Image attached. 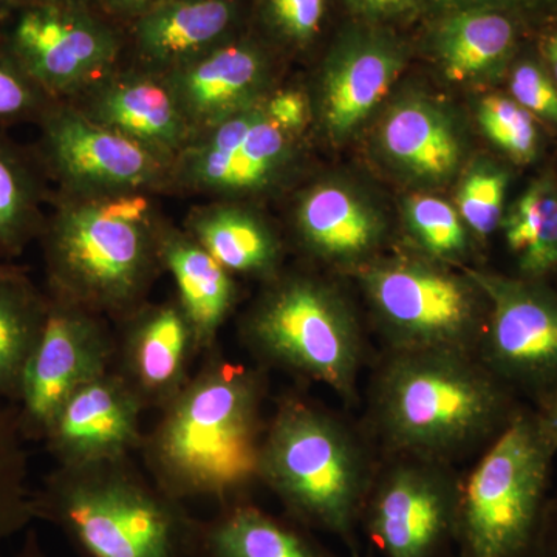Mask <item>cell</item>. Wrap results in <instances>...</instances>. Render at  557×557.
Here are the masks:
<instances>
[{
    "instance_id": "cell-1",
    "label": "cell",
    "mask_w": 557,
    "mask_h": 557,
    "mask_svg": "<svg viewBox=\"0 0 557 557\" xmlns=\"http://www.w3.org/2000/svg\"><path fill=\"white\" fill-rule=\"evenodd\" d=\"M269 370L223 355H201L185 388L160 410L139 454L146 472L171 497L219 507L251 498L260 485Z\"/></svg>"
},
{
    "instance_id": "cell-2",
    "label": "cell",
    "mask_w": 557,
    "mask_h": 557,
    "mask_svg": "<svg viewBox=\"0 0 557 557\" xmlns=\"http://www.w3.org/2000/svg\"><path fill=\"white\" fill-rule=\"evenodd\" d=\"M523 405L478 355L384 350L369 383L366 434L381 456L454 465L482 453Z\"/></svg>"
},
{
    "instance_id": "cell-3",
    "label": "cell",
    "mask_w": 557,
    "mask_h": 557,
    "mask_svg": "<svg viewBox=\"0 0 557 557\" xmlns=\"http://www.w3.org/2000/svg\"><path fill=\"white\" fill-rule=\"evenodd\" d=\"M39 240L50 299L115 324L139 306L163 273L156 196H50Z\"/></svg>"
},
{
    "instance_id": "cell-4",
    "label": "cell",
    "mask_w": 557,
    "mask_h": 557,
    "mask_svg": "<svg viewBox=\"0 0 557 557\" xmlns=\"http://www.w3.org/2000/svg\"><path fill=\"white\" fill-rule=\"evenodd\" d=\"M372 440L298 392L277 399L259 458L260 485L287 518L341 539L359 557L357 533L379 461Z\"/></svg>"
},
{
    "instance_id": "cell-5",
    "label": "cell",
    "mask_w": 557,
    "mask_h": 557,
    "mask_svg": "<svg viewBox=\"0 0 557 557\" xmlns=\"http://www.w3.org/2000/svg\"><path fill=\"white\" fill-rule=\"evenodd\" d=\"M32 507L79 557H190L199 525L132 457L57 465L33 490Z\"/></svg>"
},
{
    "instance_id": "cell-6",
    "label": "cell",
    "mask_w": 557,
    "mask_h": 557,
    "mask_svg": "<svg viewBox=\"0 0 557 557\" xmlns=\"http://www.w3.org/2000/svg\"><path fill=\"white\" fill-rule=\"evenodd\" d=\"M237 333L260 368L322 384L344 405H358L368 350L364 332L350 299L332 278L282 270L263 282L240 314Z\"/></svg>"
},
{
    "instance_id": "cell-7",
    "label": "cell",
    "mask_w": 557,
    "mask_h": 557,
    "mask_svg": "<svg viewBox=\"0 0 557 557\" xmlns=\"http://www.w3.org/2000/svg\"><path fill=\"white\" fill-rule=\"evenodd\" d=\"M557 450L536 410L523 405L461 475L458 557H531L552 494Z\"/></svg>"
},
{
    "instance_id": "cell-8",
    "label": "cell",
    "mask_w": 557,
    "mask_h": 557,
    "mask_svg": "<svg viewBox=\"0 0 557 557\" xmlns=\"http://www.w3.org/2000/svg\"><path fill=\"white\" fill-rule=\"evenodd\" d=\"M387 351L478 355L490 302L467 269L420 256H383L351 274Z\"/></svg>"
},
{
    "instance_id": "cell-9",
    "label": "cell",
    "mask_w": 557,
    "mask_h": 557,
    "mask_svg": "<svg viewBox=\"0 0 557 557\" xmlns=\"http://www.w3.org/2000/svg\"><path fill=\"white\" fill-rule=\"evenodd\" d=\"M7 20L3 46L51 100H72L123 64L126 38L98 10L22 0Z\"/></svg>"
},
{
    "instance_id": "cell-10",
    "label": "cell",
    "mask_w": 557,
    "mask_h": 557,
    "mask_svg": "<svg viewBox=\"0 0 557 557\" xmlns=\"http://www.w3.org/2000/svg\"><path fill=\"white\" fill-rule=\"evenodd\" d=\"M263 101L194 135L172 163L170 193L251 201L287 186L299 171V138L270 119Z\"/></svg>"
},
{
    "instance_id": "cell-11",
    "label": "cell",
    "mask_w": 557,
    "mask_h": 557,
    "mask_svg": "<svg viewBox=\"0 0 557 557\" xmlns=\"http://www.w3.org/2000/svg\"><path fill=\"white\" fill-rule=\"evenodd\" d=\"M36 124L35 152L58 193L75 197L170 193L171 163L90 120L72 102L51 101Z\"/></svg>"
},
{
    "instance_id": "cell-12",
    "label": "cell",
    "mask_w": 557,
    "mask_h": 557,
    "mask_svg": "<svg viewBox=\"0 0 557 557\" xmlns=\"http://www.w3.org/2000/svg\"><path fill=\"white\" fill-rule=\"evenodd\" d=\"M490 302L478 358L525 405L557 391V284L468 267Z\"/></svg>"
},
{
    "instance_id": "cell-13",
    "label": "cell",
    "mask_w": 557,
    "mask_h": 557,
    "mask_svg": "<svg viewBox=\"0 0 557 557\" xmlns=\"http://www.w3.org/2000/svg\"><path fill=\"white\" fill-rule=\"evenodd\" d=\"M460 487L454 465L383 456L359 527L384 557H443L454 547Z\"/></svg>"
},
{
    "instance_id": "cell-14",
    "label": "cell",
    "mask_w": 557,
    "mask_h": 557,
    "mask_svg": "<svg viewBox=\"0 0 557 557\" xmlns=\"http://www.w3.org/2000/svg\"><path fill=\"white\" fill-rule=\"evenodd\" d=\"M399 30L347 20L329 40L309 95L313 123L332 145L346 143L368 121L408 65Z\"/></svg>"
},
{
    "instance_id": "cell-15",
    "label": "cell",
    "mask_w": 557,
    "mask_h": 557,
    "mask_svg": "<svg viewBox=\"0 0 557 557\" xmlns=\"http://www.w3.org/2000/svg\"><path fill=\"white\" fill-rule=\"evenodd\" d=\"M115 333L108 319L49 298L42 335L14 403L22 435L42 442L64 403L113 366Z\"/></svg>"
},
{
    "instance_id": "cell-16",
    "label": "cell",
    "mask_w": 557,
    "mask_h": 557,
    "mask_svg": "<svg viewBox=\"0 0 557 557\" xmlns=\"http://www.w3.org/2000/svg\"><path fill=\"white\" fill-rule=\"evenodd\" d=\"M112 369L146 410H160L177 397L201 358L199 339L175 296L145 302L115 322Z\"/></svg>"
},
{
    "instance_id": "cell-17",
    "label": "cell",
    "mask_w": 557,
    "mask_h": 557,
    "mask_svg": "<svg viewBox=\"0 0 557 557\" xmlns=\"http://www.w3.org/2000/svg\"><path fill=\"white\" fill-rule=\"evenodd\" d=\"M281 60L248 28L161 79L196 135L265 100L274 90Z\"/></svg>"
},
{
    "instance_id": "cell-18",
    "label": "cell",
    "mask_w": 557,
    "mask_h": 557,
    "mask_svg": "<svg viewBox=\"0 0 557 557\" xmlns=\"http://www.w3.org/2000/svg\"><path fill=\"white\" fill-rule=\"evenodd\" d=\"M292 236L310 262L354 274L380 258L388 225L368 194L346 180L322 178L296 196Z\"/></svg>"
},
{
    "instance_id": "cell-19",
    "label": "cell",
    "mask_w": 557,
    "mask_h": 557,
    "mask_svg": "<svg viewBox=\"0 0 557 557\" xmlns=\"http://www.w3.org/2000/svg\"><path fill=\"white\" fill-rule=\"evenodd\" d=\"M143 412L135 392L110 369L64 403L42 442L62 467L132 457L145 440Z\"/></svg>"
},
{
    "instance_id": "cell-20",
    "label": "cell",
    "mask_w": 557,
    "mask_h": 557,
    "mask_svg": "<svg viewBox=\"0 0 557 557\" xmlns=\"http://www.w3.org/2000/svg\"><path fill=\"white\" fill-rule=\"evenodd\" d=\"M127 25V65L170 75L248 30L247 0H174Z\"/></svg>"
},
{
    "instance_id": "cell-21",
    "label": "cell",
    "mask_w": 557,
    "mask_h": 557,
    "mask_svg": "<svg viewBox=\"0 0 557 557\" xmlns=\"http://www.w3.org/2000/svg\"><path fill=\"white\" fill-rule=\"evenodd\" d=\"M67 101L90 120L145 146L171 166L194 137L166 83L124 62Z\"/></svg>"
},
{
    "instance_id": "cell-22",
    "label": "cell",
    "mask_w": 557,
    "mask_h": 557,
    "mask_svg": "<svg viewBox=\"0 0 557 557\" xmlns=\"http://www.w3.org/2000/svg\"><path fill=\"white\" fill-rule=\"evenodd\" d=\"M375 145L392 171L424 189L446 185L463 170L465 139L456 119L421 91H408L388 106Z\"/></svg>"
},
{
    "instance_id": "cell-23",
    "label": "cell",
    "mask_w": 557,
    "mask_h": 557,
    "mask_svg": "<svg viewBox=\"0 0 557 557\" xmlns=\"http://www.w3.org/2000/svg\"><path fill=\"white\" fill-rule=\"evenodd\" d=\"M424 49L454 83H504L509 65L533 33L507 11L468 9L423 20Z\"/></svg>"
},
{
    "instance_id": "cell-24",
    "label": "cell",
    "mask_w": 557,
    "mask_h": 557,
    "mask_svg": "<svg viewBox=\"0 0 557 557\" xmlns=\"http://www.w3.org/2000/svg\"><path fill=\"white\" fill-rule=\"evenodd\" d=\"M183 230L234 277L263 284L284 270V242L251 201H205L190 209Z\"/></svg>"
},
{
    "instance_id": "cell-25",
    "label": "cell",
    "mask_w": 557,
    "mask_h": 557,
    "mask_svg": "<svg viewBox=\"0 0 557 557\" xmlns=\"http://www.w3.org/2000/svg\"><path fill=\"white\" fill-rule=\"evenodd\" d=\"M161 262L174 278V296L189 318L205 355L219 346L220 332L239 306L237 277L170 220L161 231Z\"/></svg>"
},
{
    "instance_id": "cell-26",
    "label": "cell",
    "mask_w": 557,
    "mask_h": 557,
    "mask_svg": "<svg viewBox=\"0 0 557 557\" xmlns=\"http://www.w3.org/2000/svg\"><path fill=\"white\" fill-rule=\"evenodd\" d=\"M190 557H335L309 528L277 518L251 498L200 520Z\"/></svg>"
},
{
    "instance_id": "cell-27",
    "label": "cell",
    "mask_w": 557,
    "mask_h": 557,
    "mask_svg": "<svg viewBox=\"0 0 557 557\" xmlns=\"http://www.w3.org/2000/svg\"><path fill=\"white\" fill-rule=\"evenodd\" d=\"M498 231L515 259V276L557 282V175L552 166L508 205Z\"/></svg>"
},
{
    "instance_id": "cell-28",
    "label": "cell",
    "mask_w": 557,
    "mask_h": 557,
    "mask_svg": "<svg viewBox=\"0 0 557 557\" xmlns=\"http://www.w3.org/2000/svg\"><path fill=\"white\" fill-rule=\"evenodd\" d=\"M47 180L35 150L0 137V262L39 239L50 201Z\"/></svg>"
},
{
    "instance_id": "cell-29",
    "label": "cell",
    "mask_w": 557,
    "mask_h": 557,
    "mask_svg": "<svg viewBox=\"0 0 557 557\" xmlns=\"http://www.w3.org/2000/svg\"><path fill=\"white\" fill-rule=\"evenodd\" d=\"M49 296L25 271L0 277V401L16 403L25 368L42 335Z\"/></svg>"
},
{
    "instance_id": "cell-30",
    "label": "cell",
    "mask_w": 557,
    "mask_h": 557,
    "mask_svg": "<svg viewBox=\"0 0 557 557\" xmlns=\"http://www.w3.org/2000/svg\"><path fill=\"white\" fill-rule=\"evenodd\" d=\"M401 218L412 255L467 269L465 263L472 252L471 233L449 201L434 194H412L403 201Z\"/></svg>"
},
{
    "instance_id": "cell-31",
    "label": "cell",
    "mask_w": 557,
    "mask_h": 557,
    "mask_svg": "<svg viewBox=\"0 0 557 557\" xmlns=\"http://www.w3.org/2000/svg\"><path fill=\"white\" fill-rule=\"evenodd\" d=\"M330 3L332 0H247L249 30L281 58L307 57L327 32Z\"/></svg>"
},
{
    "instance_id": "cell-32",
    "label": "cell",
    "mask_w": 557,
    "mask_h": 557,
    "mask_svg": "<svg viewBox=\"0 0 557 557\" xmlns=\"http://www.w3.org/2000/svg\"><path fill=\"white\" fill-rule=\"evenodd\" d=\"M475 119L483 137L512 168L534 166L547 150L549 132L505 90L483 95Z\"/></svg>"
},
{
    "instance_id": "cell-33",
    "label": "cell",
    "mask_w": 557,
    "mask_h": 557,
    "mask_svg": "<svg viewBox=\"0 0 557 557\" xmlns=\"http://www.w3.org/2000/svg\"><path fill=\"white\" fill-rule=\"evenodd\" d=\"M515 168L496 157H474L458 178L456 208L474 240L486 242L500 230Z\"/></svg>"
},
{
    "instance_id": "cell-34",
    "label": "cell",
    "mask_w": 557,
    "mask_h": 557,
    "mask_svg": "<svg viewBox=\"0 0 557 557\" xmlns=\"http://www.w3.org/2000/svg\"><path fill=\"white\" fill-rule=\"evenodd\" d=\"M25 442L16 409L0 401V548L35 519Z\"/></svg>"
},
{
    "instance_id": "cell-35",
    "label": "cell",
    "mask_w": 557,
    "mask_h": 557,
    "mask_svg": "<svg viewBox=\"0 0 557 557\" xmlns=\"http://www.w3.org/2000/svg\"><path fill=\"white\" fill-rule=\"evenodd\" d=\"M507 94L549 132L557 135V84L539 57L533 36L525 40L509 65Z\"/></svg>"
},
{
    "instance_id": "cell-36",
    "label": "cell",
    "mask_w": 557,
    "mask_h": 557,
    "mask_svg": "<svg viewBox=\"0 0 557 557\" xmlns=\"http://www.w3.org/2000/svg\"><path fill=\"white\" fill-rule=\"evenodd\" d=\"M51 98L14 61L0 39V126L36 123Z\"/></svg>"
},
{
    "instance_id": "cell-37",
    "label": "cell",
    "mask_w": 557,
    "mask_h": 557,
    "mask_svg": "<svg viewBox=\"0 0 557 557\" xmlns=\"http://www.w3.org/2000/svg\"><path fill=\"white\" fill-rule=\"evenodd\" d=\"M468 9L507 11L522 21L531 33L557 17V0H423L421 21Z\"/></svg>"
},
{
    "instance_id": "cell-38",
    "label": "cell",
    "mask_w": 557,
    "mask_h": 557,
    "mask_svg": "<svg viewBox=\"0 0 557 557\" xmlns=\"http://www.w3.org/2000/svg\"><path fill=\"white\" fill-rule=\"evenodd\" d=\"M347 20L401 30L423 17V0H336Z\"/></svg>"
},
{
    "instance_id": "cell-39",
    "label": "cell",
    "mask_w": 557,
    "mask_h": 557,
    "mask_svg": "<svg viewBox=\"0 0 557 557\" xmlns=\"http://www.w3.org/2000/svg\"><path fill=\"white\" fill-rule=\"evenodd\" d=\"M263 108L281 129L300 138L313 123L309 94L298 89H274L263 101Z\"/></svg>"
},
{
    "instance_id": "cell-40",
    "label": "cell",
    "mask_w": 557,
    "mask_h": 557,
    "mask_svg": "<svg viewBox=\"0 0 557 557\" xmlns=\"http://www.w3.org/2000/svg\"><path fill=\"white\" fill-rule=\"evenodd\" d=\"M174 0H100L98 11L115 24H129L141 14Z\"/></svg>"
},
{
    "instance_id": "cell-41",
    "label": "cell",
    "mask_w": 557,
    "mask_h": 557,
    "mask_svg": "<svg viewBox=\"0 0 557 557\" xmlns=\"http://www.w3.org/2000/svg\"><path fill=\"white\" fill-rule=\"evenodd\" d=\"M531 557H557V490L549 494Z\"/></svg>"
},
{
    "instance_id": "cell-42",
    "label": "cell",
    "mask_w": 557,
    "mask_h": 557,
    "mask_svg": "<svg viewBox=\"0 0 557 557\" xmlns=\"http://www.w3.org/2000/svg\"><path fill=\"white\" fill-rule=\"evenodd\" d=\"M533 42L539 57L557 84V17L533 33Z\"/></svg>"
},
{
    "instance_id": "cell-43",
    "label": "cell",
    "mask_w": 557,
    "mask_h": 557,
    "mask_svg": "<svg viewBox=\"0 0 557 557\" xmlns=\"http://www.w3.org/2000/svg\"><path fill=\"white\" fill-rule=\"evenodd\" d=\"M534 410H536L539 423H541L545 437L552 443L553 448L557 450V391L547 401L542 403Z\"/></svg>"
},
{
    "instance_id": "cell-44",
    "label": "cell",
    "mask_w": 557,
    "mask_h": 557,
    "mask_svg": "<svg viewBox=\"0 0 557 557\" xmlns=\"http://www.w3.org/2000/svg\"><path fill=\"white\" fill-rule=\"evenodd\" d=\"M16 557H49L40 548L38 536L35 531H30L25 537L24 545H22L21 552L17 553Z\"/></svg>"
},
{
    "instance_id": "cell-45",
    "label": "cell",
    "mask_w": 557,
    "mask_h": 557,
    "mask_svg": "<svg viewBox=\"0 0 557 557\" xmlns=\"http://www.w3.org/2000/svg\"><path fill=\"white\" fill-rule=\"evenodd\" d=\"M21 2L22 0H0V24H2V21H5V17L10 14V11Z\"/></svg>"
},
{
    "instance_id": "cell-46",
    "label": "cell",
    "mask_w": 557,
    "mask_h": 557,
    "mask_svg": "<svg viewBox=\"0 0 557 557\" xmlns=\"http://www.w3.org/2000/svg\"><path fill=\"white\" fill-rule=\"evenodd\" d=\"M57 2L69 3V5L84 7V9L98 10L100 0H57Z\"/></svg>"
},
{
    "instance_id": "cell-47",
    "label": "cell",
    "mask_w": 557,
    "mask_h": 557,
    "mask_svg": "<svg viewBox=\"0 0 557 557\" xmlns=\"http://www.w3.org/2000/svg\"><path fill=\"white\" fill-rule=\"evenodd\" d=\"M17 269H20V267L11 265L10 262H0V277L9 276V274Z\"/></svg>"
},
{
    "instance_id": "cell-48",
    "label": "cell",
    "mask_w": 557,
    "mask_h": 557,
    "mask_svg": "<svg viewBox=\"0 0 557 557\" xmlns=\"http://www.w3.org/2000/svg\"><path fill=\"white\" fill-rule=\"evenodd\" d=\"M552 168H553V171H555L556 175H557V157H556L555 163L552 164Z\"/></svg>"
}]
</instances>
